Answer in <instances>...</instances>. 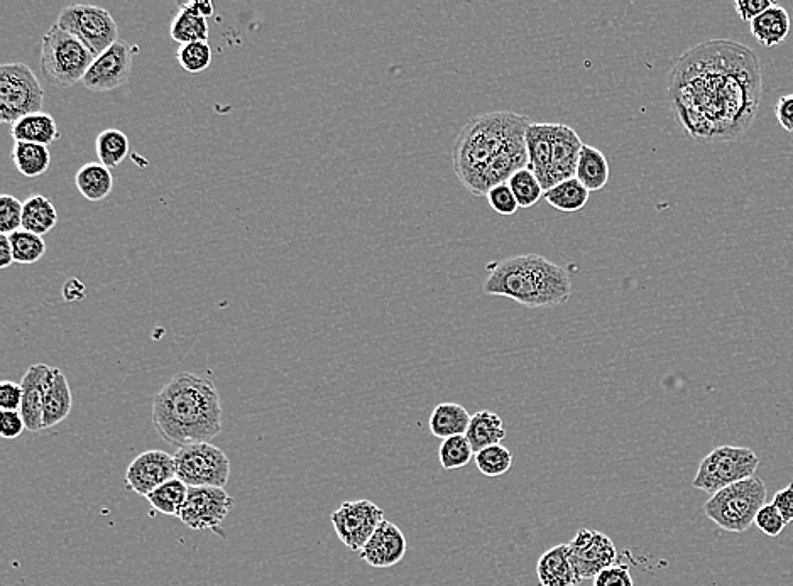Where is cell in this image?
<instances>
[{
	"instance_id": "obj_44",
	"label": "cell",
	"mask_w": 793,
	"mask_h": 586,
	"mask_svg": "<svg viewBox=\"0 0 793 586\" xmlns=\"http://www.w3.org/2000/svg\"><path fill=\"white\" fill-rule=\"evenodd\" d=\"M0 419H2L0 435H2L4 440L19 438L26 431V423H24V418H22V414L19 411H2Z\"/></svg>"
},
{
	"instance_id": "obj_13",
	"label": "cell",
	"mask_w": 793,
	"mask_h": 586,
	"mask_svg": "<svg viewBox=\"0 0 793 586\" xmlns=\"http://www.w3.org/2000/svg\"><path fill=\"white\" fill-rule=\"evenodd\" d=\"M234 507V497L219 487H190L180 519L193 531L220 532Z\"/></svg>"
},
{
	"instance_id": "obj_20",
	"label": "cell",
	"mask_w": 793,
	"mask_h": 586,
	"mask_svg": "<svg viewBox=\"0 0 793 586\" xmlns=\"http://www.w3.org/2000/svg\"><path fill=\"white\" fill-rule=\"evenodd\" d=\"M536 575L540 586H577L569 543L545 551L538 559Z\"/></svg>"
},
{
	"instance_id": "obj_2",
	"label": "cell",
	"mask_w": 793,
	"mask_h": 586,
	"mask_svg": "<svg viewBox=\"0 0 793 586\" xmlns=\"http://www.w3.org/2000/svg\"><path fill=\"white\" fill-rule=\"evenodd\" d=\"M222 401L212 380L181 372L156 394L153 424L170 445L210 443L222 431Z\"/></svg>"
},
{
	"instance_id": "obj_50",
	"label": "cell",
	"mask_w": 793,
	"mask_h": 586,
	"mask_svg": "<svg viewBox=\"0 0 793 586\" xmlns=\"http://www.w3.org/2000/svg\"><path fill=\"white\" fill-rule=\"evenodd\" d=\"M12 262H14V252L9 235L0 234V267L7 269Z\"/></svg>"
},
{
	"instance_id": "obj_16",
	"label": "cell",
	"mask_w": 793,
	"mask_h": 586,
	"mask_svg": "<svg viewBox=\"0 0 793 586\" xmlns=\"http://www.w3.org/2000/svg\"><path fill=\"white\" fill-rule=\"evenodd\" d=\"M584 142L579 134L565 124H552V159L548 168L545 191L562 181L575 178V169L579 163L580 151Z\"/></svg>"
},
{
	"instance_id": "obj_48",
	"label": "cell",
	"mask_w": 793,
	"mask_h": 586,
	"mask_svg": "<svg viewBox=\"0 0 793 586\" xmlns=\"http://www.w3.org/2000/svg\"><path fill=\"white\" fill-rule=\"evenodd\" d=\"M85 294H87L85 284H83L82 281L75 279V277L68 279V281L65 283V286H63V298H65L66 303L82 301V299H85Z\"/></svg>"
},
{
	"instance_id": "obj_45",
	"label": "cell",
	"mask_w": 793,
	"mask_h": 586,
	"mask_svg": "<svg viewBox=\"0 0 793 586\" xmlns=\"http://www.w3.org/2000/svg\"><path fill=\"white\" fill-rule=\"evenodd\" d=\"M775 2L773 0H736L734 2V9L741 17V21L751 22L756 17L760 16L761 12L770 9Z\"/></svg>"
},
{
	"instance_id": "obj_8",
	"label": "cell",
	"mask_w": 793,
	"mask_h": 586,
	"mask_svg": "<svg viewBox=\"0 0 793 586\" xmlns=\"http://www.w3.org/2000/svg\"><path fill=\"white\" fill-rule=\"evenodd\" d=\"M44 90L38 76L24 63L0 66V120L16 124L26 115L43 109Z\"/></svg>"
},
{
	"instance_id": "obj_22",
	"label": "cell",
	"mask_w": 793,
	"mask_h": 586,
	"mask_svg": "<svg viewBox=\"0 0 793 586\" xmlns=\"http://www.w3.org/2000/svg\"><path fill=\"white\" fill-rule=\"evenodd\" d=\"M750 24L751 34L755 36L761 46L775 48V46H780L790 34L792 19L785 7L773 4L770 9L761 12L760 16L753 19Z\"/></svg>"
},
{
	"instance_id": "obj_26",
	"label": "cell",
	"mask_w": 793,
	"mask_h": 586,
	"mask_svg": "<svg viewBox=\"0 0 793 586\" xmlns=\"http://www.w3.org/2000/svg\"><path fill=\"white\" fill-rule=\"evenodd\" d=\"M465 436L471 443L474 453H477L487 446L501 445V441L506 438V428L498 414L493 411H479L472 414L471 424Z\"/></svg>"
},
{
	"instance_id": "obj_14",
	"label": "cell",
	"mask_w": 793,
	"mask_h": 586,
	"mask_svg": "<svg viewBox=\"0 0 793 586\" xmlns=\"http://www.w3.org/2000/svg\"><path fill=\"white\" fill-rule=\"evenodd\" d=\"M136 53L137 48L119 39L93 60L87 75L83 76V87L95 93L112 92L124 87L129 82Z\"/></svg>"
},
{
	"instance_id": "obj_42",
	"label": "cell",
	"mask_w": 793,
	"mask_h": 586,
	"mask_svg": "<svg viewBox=\"0 0 793 586\" xmlns=\"http://www.w3.org/2000/svg\"><path fill=\"white\" fill-rule=\"evenodd\" d=\"M594 586H635V580L626 565H613L602 570L592 580Z\"/></svg>"
},
{
	"instance_id": "obj_40",
	"label": "cell",
	"mask_w": 793,
	"mask_h": 586,
	"mask_svg": "<svg viewBox=\"0 0 793 586\" xmlns=\"http://www.w3.org/2000/svg\"><path fill=\"white\" fill-rule=\"evenodd\" d=\"M486 198L489 207L493 208L494 212L499 213L501 217H513L520 208L508 183L494 186L493 190L487 193Z\"/></svg>"
},
{
	"instance_id": "obj_25",
	"label": "cell",
	"mask_w": 793,
	"mask_h": 586,
	"mask_svg": "<svg viewBox=\"0 0 793 586\" xmlns=\"http://www.w3.org/2000/svg\"><path fill=\"white\" fill-rule=\"evenodd\" d=\"M609 176L611 169L606 156L597 147L584 144L575 169V178L592 193V191H601L608 185Z\"/></svg>"
},
{
	"instance_id": "obj_33",
	"label": "cell",
	"mask_w": 793,
	"mask_h": 586,
	"mask_svg": "<svg viewBox=\"0 0 793 586\" xmlns=\"http://www.w3.org/2000/svg\"><path fill=\"white\" fill-rule=\"evenodd\" d=\"M170 34L176 43L183 46V44L197 43V41H207L210 31H208L207 19L195 16L186 9H180L171 22Z\"/></svg>"
},
{
	"instance_id": "obj_27",
	"label": "cell",
	"mask_w": 793,
	"mask_h": 586,
	"mask_svg": "<svg viewBox=\"0 0 793 586\" xmlns=\"http://www.w3.org/2000/svg\"><path fill=\"white\" fill-rule=\"evenodd\" d=\"M75 183L83 198L92 203L105 200L114 190V176L102 163H87L78 169Z\"/></svg>"
},
{
	"instance_id": "obj_3",
	"label": "cell",
	"mask_w": 793,
	"mask_h": 586,
	"mask_svg": "<svg viewBox=\"0 0 793 586\" xmlns=\"http://www.w3.org/2000/svg\"><path fill=\"white\" fill-rule=\"evenodd\" d=\"M572 291L569 271L538 254L508 257L487 266L484 293L530 310L560 306L569 301Z\"/></svg>"
},
{
	"instance_id": "obj_32",
	"label": "cell",
	"mask_w": 793,
	"mask_h": 586,
	"mask_svg": "<svg viewBox=\"0 0 793 586\" xmlns=\"http://www.w3.org/2000/svg\"><path fill=\"white\" fill-rule=\"evenodd\" d=\"M129 149V139L119 129H105L95 141L99 161L109 169L119 168L129 156Z\"/></svg>"
},
{
	"instance_id": "obj_23",
	"label": "cell",
	"mask_w": 793,
	"mask_h": 586,
	"mask_svg": "<svg viewBox=\"0 0 793 586\" xmlns=\"http://www.w3.org/2000/svg\"><path fill=\"white\" fill-rule=\"evenodd\" d=\"M11 136L14 142L50 146L60 139V131L50 114L38 112V114L26 115L21 120H17L16 124H12Z\"/></svg>"
},
{
	"instance_id": "obj_15",
	"label": "cell",
	"mask_w": 793,
	"mask_h": 586,
	"mask_svg": "<svg viewBox=\"0 0 793 586\" xmlns=\"http://www.w3.org/2000/svg\"><path fill=\"white\" fill-rule=\"evenodd\" d=\"M176 478L175 456L163 450L144 451L127 467V489L148 497L151 492Z\"/></svg>"
},
{
	"instance_id": "obj_39",
	"label": "cell",
	"mask_w": 793,
	"mask_h": 586,
	"mask_svg": "<svg viewBox=\"0 0 793 586\" xmlns=\"http://www.w3.org/2000/svg\"><path fill=\"white\" fill-rule=\"evenodd\" d=\"M22 212L24 201L16 196H0V234L11 235L22 228Z\"/></svg>"
},
{
	"instance_id": "obj_49",
	"label": "cell",
	"mask_w": 793,
	"mask_h": 586,
	"mask_svg": "<svg viewBox=\"0 0 793 586\" xmlns=\"http://www.w3.org/2000/svg\"><path fill=\"white\" fill-rule=\"evenodd\" d=\"M180 9H186V11L192 12L195 16L203 17V19L214 16L215 12L214 4L208 2V0H190V2H183V4H180Z\"/></svg>"
},
{
	"instance_id": "obj_5",
	"label": "cell",
	"mask_w": 793,
	"mask_h": 586,
	"mask_svg": "<svg viewBox=\"0 0 793 586\" xmlns=\"http://www.w3.org/2000/svg\"><path fill=\"white\" fill-rule=\"evenodd\" d=\"M93 60L92 51L58 24L44 34L39 65L44 78L55 87L70 88L82 82Z\"/></svg>"
},
{
	"instance_id": "obj_43",
	"label": "cell",
	"mask_w": 793,
	"mask_h": 586,
	"mask_svg": "<svg viewBox=\"0 0 793 586\" xmlns=\"http://www.w3.org/2000/svg\"><path fill=\"white\" fill-rule=\"evenodd\" d=\"M22 386L12 380L0 384V409L2 411H21Z\"/></svg>"
},
{
	"instance_id": "obj_28",
	"label": "cell",
	"mask_w": 793,
	"mask_h": 586,
	"mask_svg": "<svg viewBox=\"0 0 793 586\" xmlns=\"http://www.w3.org/2000/svg\"><path fill=\"white\" fill-rule=\"evenodd\" d=\"M11 158L17 171L26 178H39L51 166L50 149L48 146H41V144L14 142Z\"/></svg>"
},
{
	"instance_id": "obj_1",
	"label": "cell",
	"mask_w": 793,
	"mask_h": 586,
	"mask_svg": "<svg viewBox=\"0 0 793 586\" xmlns=\"http://www.w3.org/2000/svg\"><path fill=\"white\" fill-rule=\"evenodd\" d=\"M758 56L731 39H711L680 56L668 82L679 124L695 141H736L755 122L763 97Z\"/></svg>"
},
{
	"instance_id": "obj_19",
	"label": "cell",
	"mask_w": 793,
	"mask_h": 586,
	"mask_svg": "<svg viewBox=\"0 0 793 586\" xmlns=\"http://www.w3.org/2000/svg\"><path fill=\"white\" fill-rule=\"evenodd\" d=\"M72 389L66 375L56 367H51L44 387L43 424L44 429L53 428L72 413Z\"/></svg>"
},
{
	"instance_id": "obj_29",
	"label": "cell",
	"mask_w": 793,
	"mask_h": 586,
	"mask_svg": "<svg viewBox=\"0 0 793 586\" xmlns=\"http://www.w3.org/2000/svg\"><path fill=\"white\" fill-rule=\"evenodd\" d=\"M58 223L55 203L43 195H34L24 201L22 228L36 235L50 234Z\"/></svg>"
},
{
	"instance_id": "obj_11",
	"label": "cell",
	"mask_w": 793,
	"mask_h": 586,
	"mask_svg": "<svg viewBox=\"0 0 793 586\" xmlns=\"http://www.w3.org/2000/svg\"><path fill=\"white\" fill-rule=\"evenodd\" d=\"M383 521V509L366 499L344 502L332 514V524L340 541L356 553H361Z\"/></svg>"
},
{
	"instance_id": "obj_21",
	"label": "cell",
	"mask_w": 793,
	"mask_h": 586,
	"mask_svg": "<svg viewBox=\"0 0 793 586\" xmlns=\"http://www.w3.org/2000/svg\"><path fill=\"white\" fill-rule=\"evenodd\" d=\"M526 151H528V169L545 188L550 159H552V124L531 122L526 131Z\"/></svg>"
},
{
	"instance_id": "obj_30",
	"label": "cell",
	"mask_w": 793,
	"mask_h": 586,
	"mask_svg": "<svg viewBox=\"0 0 793 586\" xmlns=\"http://www.w3.org/2000/svg\"><path fill=\"white\" fill-rule=\"evenodd\" d=\"M589 196H591V191L587 190L586 186L582 185L577 178H570V180L562 181L545 191L543 198L550 207L555 208L558 212L575 213L586 208Z\"/></svg>"
},
{
	"instance_id": "obj_7",
	"label": "cell",
	"mask_w": 793,
	"mask_h": 586,
	"mask_svg": "<svg viewBox=\"0 0 793 586\" xmlns=\"http://www.w3.org/2000/svg\"><path fill=\"white\" fill-rule=\"evenodd\" d=\"M758 467L760 458L751 448L717 446L702 460L692 485L707 494H716L733 483L755 477Z\"/></svg>"
},
{
	"instance_id": "obj_10",
	"label": "cell",
	"mask_w": 793,
	"mask_h": 586,
	"mask_svg": "<svg viewBox=\"0 0 793 586\" xmlns=\"http://www.w3.org/2000/svg\"><path fill=\"white\" fill-rule=\"evenodd\" d=\"M66 33L73 34L87 46L92 55H102L104 51L119 41L117 22L109 11L88 4L66 6L56 22Z\"/></svg>"
},
{
	"instance_id": "obj_4",
	"label": "cell",
	"mask_w": 793,
	"mask_h": 586,
	"mask_svg": "<svg viewBox=\"0 0 793 586\" xmlns=\"http://www.w3.org/2000/svg\"><path fill=\"white\" fill-rule=\"evenodd\" d=\"M530 124L525 115L508 110L487 112L467 120L452 151V164L460 185L474 195L484 169L516 136L525 134Z\"/></svg>"
},
{
	"instance_id": "obj_31",
	"label": "cell",
	"mask_w": 793,
	"mask_h": 586,
	"mask_svg": "<svg viewBox=\"0 0 793 586\" xmlns=\"http://www.w3.org/2000/svg\"><path fill=\"white\" fill-rule=\"evenodd\" d=\"M188 490L190 487L185 482H181L180 478H173L170 482H166L165 485H161L151 492L146 499L149 500L154 511H158L159 514L180 517L181 511L185 507L186 497H188Z\"/></svg>"
},
{
	"instance_id": "obj_36",
	"label": "cell",
	"mask_w": 793,
	"mask_h": 586,
	"mask_svg": "<svg viewBox=\"0 0 793 586\" xmlns=\"http://www.w3.org/2000/svg\"><path fill=\"white\" fill-rule=\"evenodd\" d=\"M472 456H476V453L472 450L471 443L465 435L447 438L438 448V460H440L443 470H459V468L469 465Z\"/></svg>"
},
{
	"instance_id": "obj_17",
	"label": "cell",
	"mask_w": 793,
	"mask_h": 586,
	"mask_svg": "<svg viewBox=\"0 0 793 586\" xmlns=\"http://www.w3.org/2000/svg\"><path fill=\"white\" fill-rule=\"evenodd\" d=\"M408 551L405 534L393 522L384 519L359 556L372 568H391L405 558Z\"/></svg>"
},
{
	"instance_id": "obj_9",
	"label": "cell",
	"mask_w": 793,
	"mask_h": 586,
	"mask_svg": "<svg viewBox=\"0 0 793 586\" xmlns=\"http://www.w3.org/2000/svg\"><path fill=\"white\" fill-rule=\"evenodd\" d=\"M176 478L188 487L224 489L230 477V460L212 443H192L178 448L175 455Z\"/></svg>"
},
{
	"instance_id": "obj_12",
	"label": "cell",
	"mask_w": 793,
	"mask_h": 586,
	"mask_svg": "<svg viewBox=\"0 0 793 586\" xmlns=\"http://www.w3.org/2000/svg\"><path fill=\"white\" fill-rule=\"evenodd\" d=\"M569 548L577 585L582 581L594 580L602 570L616 565L618 558L613 539L592 529H580L570 541Z\"/></svg>"
},
{
	"instance_id": "obj_18",
	"label": "cell",
	"mask_w": 793,
	"mask_h": 586,
	"mask_svg": "<svg viewBox=\"0 0 793 586\" xmlns=\"http://www.w3.org/2000/svg\"><path fill=\"white\" fill-rule=\"evenodd\" d=\"M50 365L36 364L26 370L22 377V406L19 413L24 418L26 429L29 433L43 431V399L46 379L50 372Z\"/></svg>"
},
{
	"instance_id": "obj_37",
	"label": "cell",
	"mask_w": 793,
	"mask_h": 586,
	"mask_svg": "<svg viewBox=\"0 0 793 586\" xmlns=\"http://www.w3.org/2000/svg\"><path fill=\"white\" fill-rule=\"evenodd\" d=\"M474 460L479 472L491 478L501 477L513 467V455L503 445L487 446L484 450L477 451Z\"/></svg>"
},
{
	"instance_id": "obj_46",
	"label": "cell",
	"mask_w": 793,
	"mask_h": 586,
	"mask_svg": "<svg viewBox=\"0 0 793 586\" xmlns=\"http://www.w3.org/2000/svg\"><path fill=\"white\" fill-rule=\"evenodd\" d=\"M772 504L777 507L778 512L782 514L787 524L793 521V482L788 483L785 489L778 490L775 497H773Z\"/></svg>"
},
{
	"instance_id": "obj_24",
	"label": "cell",
	"mask_w": 793,
	"mask_h": 586,
	"mask_svg": "<svg viewBox=\"0 0 793 586\" xmlns=\"http://www.w3.org/2000/svg\"><path fill=\"white\" fill-rule=\"evenodd\" d=\"M471 418V414L467 413L464 406L455 402H442L433 409L428 424L435 438L447 440L452 436L465 435L471 424Z\"/></svg>"
},
{
	"instance_id": "obj_41",
	"label": "cell",
	"mask_w": 793,
	"mask_h": 586,
	"mask_svg": "<svg viewBox=\"0 0 793 586\" xmlns=\"http://www.w3.org/2000/svg\"><path fill=\"white\" fill-rule=\"evenodd\" d=\"M755 524L768 538H777L787 526L782 514L773 504H765L761 507L760 512L756 514Z\"/></svg>"
},
{
	"instance_id": "obj_47",
	"label": "cell",
	"mask_w": 793,
	"mask_h": 586,
	"mask_svg": "<svg viewBox=\"0 0 793 586\" xmlns=\"http://www.w3.org/2000/svg\"><path fill=\"white\" fill-rule=\"evenodd\" d=\"M775 115L785 131L793 134V95L778 98Z\"/></svg>"
},
{
	"instance_id": "obj_6",
	"label": "cell",
	"mask_w": 793,
	"mask_h": 586,
	"mask_svg": "<svg viewBox=\"0 0 793 586\" xmlns=\"http://www.w3.org/2000/svg\"><path fill=\"white\" fill-rule=\"evenodd\" d=\"M766 495V483L755 475L712 494L704 504V514L724 531H748L765 505Z\"/></svg>"
},
{
	"instance_id": "obj_34",
	"label": "cell",
	"mask_w": 793,
	"mask_h": 586,
	"mask_svg": "<svg viewBox=\"0 0 793 586\" xmlns=\"http://www.w3.org/2000/svg\"><path fill=\"white\" fill-rule=\"evenodd\" d=\"M9 240H11L12 252H14V262L22 264V266L41 261L46 254V242L43 237L28 232L24 228L9 235Z\"/></svg>"
},
{
	"instance_id": "obj_35",
	"label": "cell",
	"mask_w": 793,
	"mask_h": 586,
	"mask_svg": "<svg viewBox=\"0 0 793 586\" xmlns=\"http://www.w3.org/2000/svg\"><path fill=\"white\" fill-rule=\"evenodd\" d=\"M508 186L513 191L520 208L535 207L536 203L545 196V188L542 183L528 168L513 174L509 178Z\"/></svg>"
},
{
	"instance_id": "obj_38",
	"label": "cell",
	"mask_w": 793,
	"mask_h": 586,
	"mask_svg": "<svg viewBox=\"0 0 793 586\" xmlns=\"http://www.w3.org/2000/svg\"><path fill=\"white\" fill-rule=\"evenodd\" d=\"M212 60H214V53L207 41L183 44L176 51V61L188 73H203L208 70V66L212 65Z\"/></svg>"
}]
</instances>
